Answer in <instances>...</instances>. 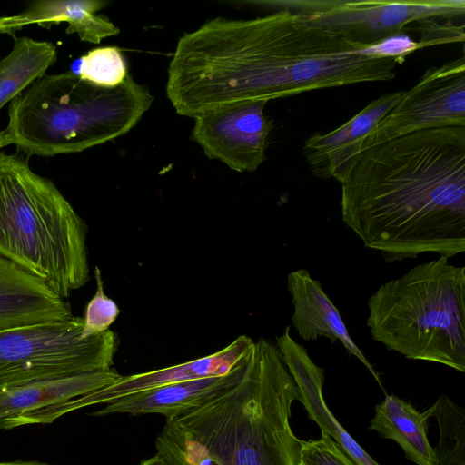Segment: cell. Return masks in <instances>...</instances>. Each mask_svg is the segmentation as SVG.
Here are the masks:
<instances>
[{
    "label": "cell",
    "instance_id": "obj_1",
    "mask_svg": "<svg viewBox=\"0 0 465 465\" xmlns=\"http://www.w3.org/2000/svg\"><path fill=\"white\" fill-rule=\"evenodd\" d=\"M366 48L285 9L247 20L217 17L178 40L166 95L177 114L194 118L238 102L389 81L390 59Z\"/></svg>",
    "mask_w": 465,
    "mask_h": 465
},
{
    "label": "cell",
    "instance_id": "obj_11",
    "mask_svg": "<svg viewBox=\"0 0 465 465\" xmlns=\"http://www.w3.org/2000/svg\"><path fill=\"white\" fill-rule=\"evenodd\" d=\"M121 376L111 368L42 380L8 390L0 394V430L53 423L83 409V396L114 383Z\"/></svg>",
    "mask_w": 465,
    "mask_h": 465
},
{
    "label": "cell",
    "instance_id": "obj_21",
    "mask_svg": "<svg viewBox=\"0 0 465 465\" xmlns=\"http://www.w3.org/2000/svg\"><path fill=\"white\" fill-rule=\"evenodd\" d=\"M429 411L440 430L439 443L434 448L437 465H465L464 410L441 395Z\"/></svg>",
    "mask_w": 465,
    "mask_h": 465
},
{
    "label": "cell",
    "instance_id": "obj_12",
    "mask_svg": "<svg viewBox=\"0 0 465 465\" xmlns=\"http://www.w3.org/2000/svg\"><path fill=\"white\" fill-rule=\"evenodd\" d=\"M404 93L382 94L335 130L315 133L307 138L302 153L313 175L343 183L359 160L367 134L399 103Z\"/></svg>",
    "mask_w": 465,
    "mask_h": 465
},
{
    "label": "cell",
    "instance_id": "obj_14",
    "mask_svg": "<svg viewBox=\"0 0 465 465\" xmlns=\"http://www.w3.org/2000/svg\"><path fill=\"white\" fill-rule=\"evenodd\" d=\"M282 360L295 381L300 400L308 418L327 432L356 465H380L376 462L337 421L322 396L324 371L308 355L306 349L291 336L286 326L276 337Z\"/></svg>",
    "mask_w": 465,
    "mask_h": 465
},
{
    "label": "cell",
    "instance_id": "obj_6",
    "mask_svg": "<svg viewBox=\"0 0 465 465\" xmlns=\"http://www.w3.org/2000/svg\"><path fill=\"white\" fill-rule=\"evenodd\" d=\"M371 338L410 360L465 371V268L447 258L418 264L367 301Z\"/></svg>",
    "mask_w": 465,
    "mask_h": 465
},
{
    "label": "cell",
    "instance_id": "obj_10",
    "mask_svg": "<svg viewBox=\"0 0 465 465\" xmlns=\"http://www.w3.org/2000/svg\"><path fill=\"white\" fill-rule=\"evenodd\" d=\"M266 101L226 104L194 117L192 139L209 159L231 169L255 171L266 159L272 124L264 114Z\"/></svg>",
    "mask_w": 465,
    "mask_h": 465
},
{
    "label": "cell",
    "instance_id": "obj_4",
    "mask_svg": "<svg viewBox=\"0 0 465 465\" xmlns=\"http://www.w3.org/2000/svg\"><path fill=\"white\" fill-rule=\"evenodd\" d=\"M153 101L130 74L113 88L74 72L45 74L11 100L3 134L28 155L80 153L128 133Z\"/></svg>",
    "mask_w": 465,
    "mask_h": 465
},
{
    "label": "cell",
    "instance_id": "obj_9",
    "mask_svg": "<svg viewBox=\"0 0 465 465\" xmlns=\"http://www.w3.org/2000/svg\"><path fill=\"white\" fill-rule=\"evenodd\" d=\"M465 126V59L428 69L365 137L361 151L414 132Z\"/></svg>",
    "mask_w": 465,
    "mask_h": 465
},
{
    "label": "cell",
    "instance_id": "obj_20",
    "mask_svg": "<svg viewBox=\"0 0 465 465\" xmlns=\"http://www.w3.org/2000/svg\"><path fill=\"white\" fill-rule=\"evenodd\" d=\"M13 37L11 52L0 60V109L45 75L57 57L51 42Z\"/></svg>",
    "mask_w": 465,
    "mask_h": 465
},
{
    "label": "cell",
    "instance_id": "obj_22",
    "mask_svg": "<svg viewBox=\"0 0 465 465\" xmlns=\"http://www.w3.org/2000/svg\"><path fill=\"white\" fill-rule=\"evenodd\" d=\"M128 74L124 57L117 47L94 48L81 58L78 75L94 85L113 88Z\"/></svg>",
    "mask_w": 465,
    "mask_h": 465
},
{
    "label": "cell",
    "instance_id": "obj_27",
    "mask_svg": "<svg viewBox=\"0 0 465 465\" xmlns=\"http://www.w3.org/2000/svg\"><path fill=\"white\" fill-rule=\"evenodd\" d=\"M6 145V141L5 138V135L3 134V131L0 132V148Z\"/></svg>",
    "mask_w": 465,
    "mask_h": 465
},
{
    "label": "cell",
    "instance_id": "obj_17",
    "mask_svg": "<svg viewBox=\"0 0 465 465\" xmlns=\"http://www.w3.org/2000/svg\"><path fill=\"white\" fill-rule=\"evenodd\" d=\"M248 361L224 375L171 383L123 397L92 412V415L156 413L165 419L174 417L201 406L237 382Z\"/></svg>",
    "mask_w": 465,
    "mask_h": 465
},
{
    "label": "cell",
    "instance_id": "obj_13",
    "mask_svg": "<svg viewBox=\"0 0 465 465\" xmlns=\"http://www.w3.org/2000/svg\"><path fill=\"white\" fill-rule=\"evenodd\" d=\"M255 342L241 335L223 349L195 360L138 374L121 376L114 383L83 397L84 407L106 405L123 397L171 383L224 375L250 360Z\"/></svg>",
    "mask_w": 465,
    "mask_h": 465
},
{
    "label": "cell",
    "instance_id": "obj_18",
    "mask_svg": "<svg viewBox=\"0 0 465 465\" xmlns=\"http://www.w3.org/2000/svg\"><path fill=\"white\" fill-rule=\"evenodd\" d=\"M106 5L103 0L35 1L22 13L0 16V34L15 36L26 25H38L50 29L54 25L66 22V34L76 33L82 41L99 44L103 39L120 33V29L106 16L96 15Z\"/></svg>",
    "mask_w": 465,
    "mask_h": 465
},
{
    "label": "cell",
    "instance_id": "obj_2",
    "mask_svg": "<svg viewBox=\"0 0 465 465\" xmlns=\"http://www.w3.org/2000/svg\"><path fill=\"white\" fill-rule=\"evenodd\" d=\"M341 184L343 223L387 262L464 252L465 126L370 147Z\"/></svg>",
    "mask_w": 465,
    "mask_h": 465
},
{
    "label": "cell",
    "instance_id": "obj_5",
    "mask_svg": "<svg viewBox=\"0 0 465 465\" xmlns=\"http://www.w3.org/2000/svg\"><path fill=\"white\" fill-rule=\"evenodd\" d=\"M87 226L54 183L0 153V256L62 299L89 280Z\"/></svg>",
    "mask_w": 465,
    "mask_h": 465
},
{
    "label": "cell",
    "instance_id": "obj_8",
    "mask_svg": "<svg viewBox=\"0 0 465 465\" xmlns=\"http://www.w3.org/2000/svg\"><path fill=\"white\" fill-rule=\"evenodd\" d=\"M267 4L296 13L313 26L364 46L403 33L412 22L451 19L465 14L464 0H291Z\"/></svg>",
    "mask_w": 465,
    "mask_h": 465
},
{
    "label": "cell",
    "instance_id": "obj_3",
    "mask_svg": "<svg viewBox=\"0 0 465 465\" xmlns=\"http://www.w3.org/2000/svg\"><path fill=\"white\" fill-rule=\"evenodd\" d=\"M299 400L277 346L260 338L237 382L166 419L156 453L169 465H298L290 417Z\"/></svg>",
    "mask_w": 465,
    "mask_h": 465
},
{
    "label": "cell",
    "instance_id": "obj_15",
    "mask_svg": "<svg viewBox=\"0 0 465 465\" xmlns=\"http://www.w3.org/2000/svg\"><path fill=\"white\" fill-rule=\"evenodd\" d=\"M287 286L294 309L292 322L299 336L304 341L325 337L332 344L341 341L348 353L355 356L381 386L379 373L351 339L339 310L321 282L312 278L307 270L299 269L288 274Z\"/></svg>",
    "mask_w": 465,
    "mask_h": 465
},
{
    "label": "cell",
    "instance_id": "obj_24",
    "mask_svg": "<svg viewBox=\"0 0 465 465\" xmlns=\"http://www.w3.org/2000/svg\"><path fill=\"white\" fill-rule=\"evenodd\" d=\"M319 440H301L298 465H356L325 431Z\"/></svg>",
    "mask_w": 465,
    "mask_h": 465
},
{
    "label": "cell",
    "instance_id": "obj_25",
    "mask_svg": "<svg viewBox=\"0 0 465 465\" xmlns=\"http://www.w3.org/2000/svg\"><path fill=\"white\" fill-rule=\"evenodd\" d=\"M421 47L420 42H414L409 35L401 33L367 47L366 53L395 57L404 62L408 54Z\"/></svg>",
    "mask_w": 465,
    "mask_h": 465
},
{
    "label": "cell",
    "instance_id": "obj_26",
    "mask_svg": "<svg viewBox=\"0 0 465 465\" xmlns=\"http://www.w3.org/2000/svg\"><path fill=\"white\" fill-rule=\"evenodd\" d=\"M140 465H169L167 461L158 453L153 457L143 460L140 462Z\"/></svg>",
    "mask_w": 465,
    "mask_h": 465
},
{
    "label": "cell",
    "instance_id": "obj_16",
    "mask_svg": "<svg viewBox=\"0 0 465 465\" xmlns=\"http://www.w3.org/2000/svg\"><path fill=\"white\" fill-rule=\"evenodd\" d=\"M72 316L65 300L41 280L0 256V331Z\"/></svg>",
    "mask_w": 465,
    "mask_h": 465
},
{
    "label": "cell",
    "instance_id": "obj_19",
    "mask_svg": "<svg viewBox=\"0 0 465 465\" xmlns=\"http://www.w3.org/2000/svg\"><path fill=\"white\" fill-rule=\"evenodd\" d=\"M430 417L429 409L419 412L411 403L394 395H386L375 407L369 428L397 442L405 457L417 465H437L434 448L427 437Z\"/></svg>",
    "mask_w": 465,
    "mask_h": 465
},
{
    "label": "cell",
    "instance_id": "obj_23",
    "mask_svg": "<svg viewBox=\"0 0 465 465\" xmlns=\"http://www.w3.org/2000/svg\"><path fill=\"white\" fill-rule=\"evenodd\" d=\"M94 278L96 281V292L88 302L84 310L83 316V338L97 335L108 331L120 313V309L114 301L104 293L101 271L98 266L94 267Z\"/></svg>",
    "mask_w": 465,
    "mask_h": 465
},
{
    "label": "cell",
    "instance_id": "obj_7",
    "mask_svg": "<svg viewBox=\"0 0 465 465\" xmlns=\"http://www.w3.org/2000/svg\"><path fill=\"white\" fill-rule=\"evenodd\" d=\"M84 319L72 316L0 331V394L35 381L111 369L120 344L113 331L82 337Z\"/></svg>",
    "mask_w": 465,
    "mask_h": 465
}]
</instances>
